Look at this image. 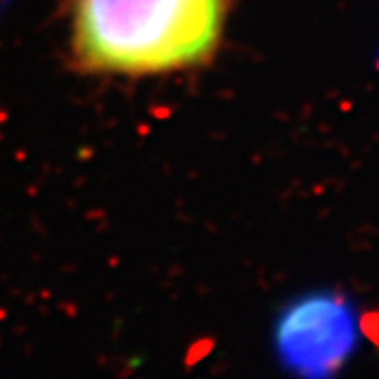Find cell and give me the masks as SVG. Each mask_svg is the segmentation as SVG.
<instances>
[{
  "instance_id": "2",
  "label": "cell",
  "mask_w": 379,
  "mask_h": 379,
  "mask_svg": "<svg viewBox=\"0 0 379 379\" xmlns=\"http://www.w3.org/2000/svg\"><path fill=\"white\" fill-rule=\"evenodd\" d=\"M356 335L352 306L333 293H314L286 306L276 323L274 345L286 369L327 377L354 352Z\"/></svg>"
},
{
  "instance_id": "1",
  "label": "cell",
  "mask_w": 379,
  "mask_h": 379,
  "mask_svg": "<svg viewBox=\"0 0 379 379\" xmlns=\"http://www.w3.org/2000/svg\"><path fill=\"white\" fill-rule=\"evenodd\" d=\"M221 21V0H76L74 55L91 72H173L211 57Z\"/></svg>"
}]
</instances>
